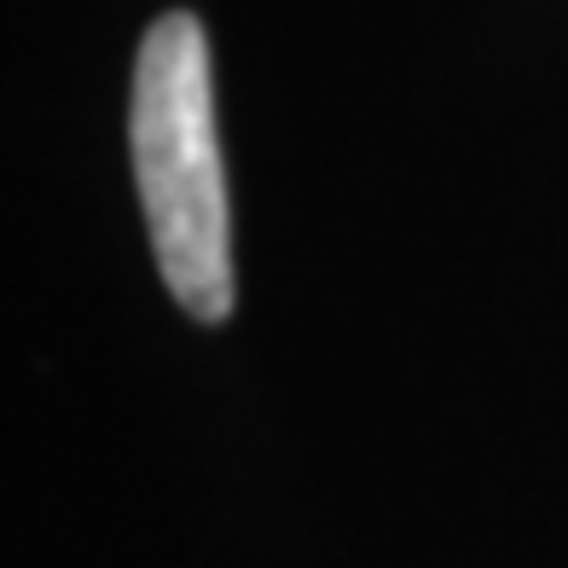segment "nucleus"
Listing matches in <instances>:
<instances>
[{
  "label": "nucleus",
  "mask_w": 568,
  "mask_h": 568,
  "mask_svg": "<svg viewBox=\"0 0 568 568\" xmlns=\"http://www.w3.org/2000/svg\"><path fill=\"white\" fill-rule=\"evenodd\" d=\"M128 145L151 255L174 302L192 320L221 325L232 314V215L215 145L210 36L192 12H163L140 41Z\"/></svg>",
  "instance_id": "f257e3e1"
}]
</instances>
